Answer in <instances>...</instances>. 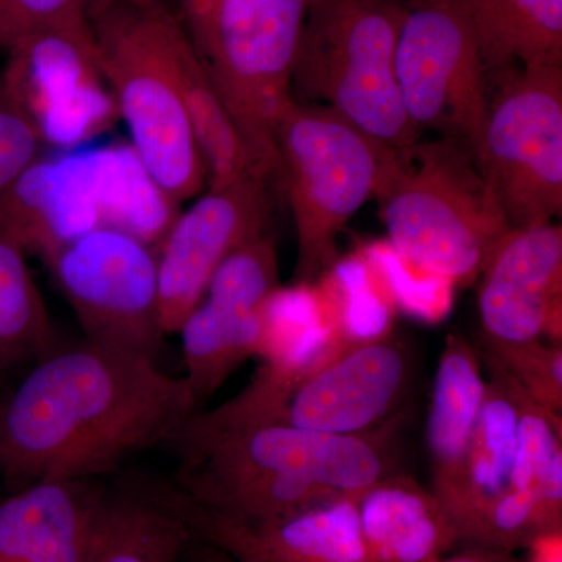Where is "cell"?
I'll list each match as a JSON object with an SVG mask.
<instances>
[{
  "instance_id": "6da1fadb",
  "label": "cell",
  "mask_w": 562,
  "mask_h": 562,
  "mask_svg": "<svg viewBox=\"0 0 562 562\" xmlns=\"http://www.w3.org/2000/svg\"><path fill=\"white\" fill-rule=\"evenodd\" d=\"M201 408L184 376L155 360L83 341L33 362L0 395V482L98 480L166 447Z\"/></svg>"
},
{
  "instance_id": "7a4b0ae2",
  "label": "cell",
  "mask_w": 562,
  "mask_h": 562,
  "mask_svg": "<svg viewBox=\"0 0 562 562\" xmlns=\"http://www.w3.org/2000/svg\"><path fill=\"white\" fill-rule=\"evenodd\" d=\"M384 438V428L347 436L277 422L206 427L190 417L166 446L179 460L169 482L224 519L269 522L390 475Z\"/></svg>"
},
{
  "instance_id": "3957f363",
  "label": "cell",
  "mask_w": 562,
  "mask_h": 562,
  "mask_svg": "<svg viewBox=\"0 0 562 562\" xmlns=\"http://www.w3.org/2000/svg\"><path fill=\"white\" fill-rule=\"evenodd\" d=\"M88 21L140 165L177 205L194 198L206 177L181 98L177 46L187 25L158 0L114 3Z\"/></svg>"
},
{
  "instance_id": "277c9868",
  "label": "cell",
  "mask_w": 562,
  "mask_h": 562,
  "mask_svg": "<svg viewBox=\"0 0 562 562\" xmlns=\"http://www.w3.org/2000/svg\"><path fill=\"white\" fill-rule=\"evenodd\" d=\"M379 201L398 257L453 283L479 279L513 231L471 149L457 139H420L401 155Z\"/></svg>"
},
{
  "instance_id": "5b68a950",
  "label": "cell",
  "mask_w": 562,
  "mask_h": 562,
  "mask_svg": "<svg viewBox=\"0 0 562 562\" xmlns=\"http://www.w3.org/2000/svg\"><path fill=\"white\" fill-rule=\"evenodd\" d=\"M408 0H310L291 90L406 154L422 139L401 101L395 50Z\"/></svg>"
},
{
  "instance_id": "8992f818",
  "label": "cell",
  "mask_w": 562,
  "mask_h": 562,
  "mask_svg": "<svg viewBox=\"0 0 562 562\" xmlns=\"http://www.w3.org/2000/svg\"><path fill=\"white\" fill-rule=\"evenodd\" d=\"M273 136L297 233L294 279L308 284L338 258L336 239L351 217L382 198L401 154L335 110L294 98L281 110Z\"/></svg>"
},
{
  "instance_id": "52a82bcc",
  "label": "cell",
  "mask_w": 562,
  "mask_h": 562,
  "mask_svg": "<svg viewBox=\"0 0 562 562\" xmlns=\"http://www.w3.org/2000/svg\"><path fill=\"white\" fill-rule=\"evenodd\" d=\"M310 0H211L187 25L195 50L232 114L255 169L279 173L276 122L291 80Z\"/></svg>"
},
{
  "instance_id": "ba28073f",
  "label": "cell",
  "mask_w": 562,
  "mask_h": 562,
  "mask_svg": "<svg viewBox=\"0 0 562 562\" xmlns=\"http://www.w3.org/2000/svg\"><path fill=\"white\" fill-rule=\"evenodd\" d=\"M476 165L512 228L552 224L562 211V65L492 77Z\"/></svg>"
},
{
  "instance_id": "9c48e42d",
  "label": "cell",
  "mask_w": 562,
  "mask_h": 562,
  "mask_svg": "<svg viewBox=\"0 0 562 562\" xmlns=\"http://www.w3.org/2000/svg\"><path fill=\"white\" fill-rule=\"evenodd\" d=\"M395 79L416 132L460 140L476 160L491 79L454 0H408L395 50Z\"/></svg>"
},
{
  "instance_id": "30bf717a",
  "label": "cell",
  "mask_w": 562,
  "mask_h": 562,
  "mask_svg": "<svg viewBox=\"0 0 562 562\" xmlns=\"http://www.w3.org/2000/svg\"><path fill=\"white\" fill-rule=\"evenodd\" d=\"M47 266L85 341L157 360L166 335L151 247L127 233L95 228L63 247Z\"/></svg>"
},
{
  "instance_id": "8fae6325",
  "label": "cell",
  "mask_w": 562,
  "mask_h": 562,
  "mask_svg": "<svg viewBox=\"0 0 562 562\" xmlns=\"http://www.w3.org/2000/svg\"><path fill=\"white\" fill-rule=\"evenodd\" d=\"M11 98L44 146L72 149L109 131L117 106L90 25L52 29L7 52Z\"/></svg>"
},
{
  "instance_id": "7c38bea8",
  "label": "cell",
  "mask_w": 562,
  "mask_h": 562,
  "mask_svg": "<svg viewBox=\"0 0 562 562\" xmlns=\"http://www.w3.org/2000/svg\"><path fill=\"white\" fill-rule=\"evenodd\" d=\"M412 382V355L390 335L346 341L246 424L277 422L328 435H371L397 419Z\"/></svg>"
},
{
  "instance_id": "4fadbf2b",
  "label": "cell",
  "mask_w": 562,
  "mask_h": 562,
  "mask_svg": "<svg viewBox=\"0 0 562 562\" xmlns=\"http://www.w3.org/2000/svg\"><path fill=\"white\" fill-rule=\"evenodd\" d=\"M276 239L269 233L233 251L180 327L184 379L199 408L257 353L262 310L279 290Z\"/></svg>"
},
{
  "instance_id": "5bb4252c",
  "label": "cell",
  "mask_w": 562,
  "mask_h": 562,
  "mask_svg": "<svg viewBox=\"0 0 562 562\" xmlns=\"http://www.w3.org/2000/svg\"><path fill=\"white\" fill-rule=\"evenodd\" d=\"M268 177L249 173L209 190L177 214L158 246V308L165 335L179 333L201 302L214 272L241 247L260 238L272 213Z\"/></svg>"
},
{
  "instance_id": "9a60e30c",
  "label": "cell",
  "mask_w": 562,
  "mask_h": 562,
  "mask_svg": "<svg viewBox=\"0 0 562 562\" xmlns=\"http://www.w3.org/2000/svg\"><path fill=\"white\" fill-rule=\"evenodd\" d=\"M484 350L516 349L550 336L561 344V224L513 228L480 276Z\"/></svg>"
},
{
  "instance_id": "2e32d148",
  "label": "cell",
  "mask_w": 562,
  "mask_h": 562,
  "mask_svg": "<svg viewBox=\"0 0 562 562\" xmlns=\"http://www.w3.org/2000/svg\"><path fill=\"white\" fill-rule=\"evenodd\" d=\"M106 227L103 149L41 157L0 198V241L49 262L95 228Z\"/></svg>"
},
{
  "instance_id": "e0dca14e",
  "label": "cell",
  "mask_w": 562,
  "mask_h": 562,
  "mask_svg": "<svg viewBox=\"0 0 562 562\" xmlns=\"http://www.w3.org/2000/svg\"><path fill=\"white\" fill-rule=\"evenodd\" d=\"M98 480H43L0 501V562H85L105 494Z\"/></svg>"
},
{
  "instance_id": "ac0fdd59",
  "label": "cell",
  "mask_w": 562,
  "mask_h": 562,
  "mask_svg": "<svg viewBox=\"0 0 562 562\" xmlns=\"http://www.w3.org/2000/svg\"><path fill=\"white\" fill-rule=\"evenodd\" d=\"M491 376L465 453L460 484L446 506L458 542L472 547L497 503L512 491L517 449V403L506 373L487 362Z\"/></svg>"
},
{
  "instance_id": "d6986e66",
  "label": "cell",
  "mask_w": 562,
  "mask_h": 562,
  "mask_svg": "<svg viewBox=\"0 0 562 562\" xmlns=\"http://www.w3.org/2000/svg\"><path fill=\"white\" fill-rule=\"evenodd\" d=\"M357 505L372 562H435L460 546L438 495L412 476H383Z\"/></svg>"
},
{
  "instance_id": "ffe728a7",
  "label": "cell",
  "mask_w": 562,
  "mask_h": 562,
  "mask_svg": "<svg viewBox=\"0 0 562 562\" xmlns=\"http://www.w3.org/2000/svg\"><path fill=\"white\" fill-rule=\"evenodd\" d=\"M476 350L461 333L447 336L432 384L427 439L432 487L443 508L460 484L462 464L486 394Z\"/></svg>"
},
{
  "instance_id": "44dd1931",
  "label": "cell",
  "mask_w": 562,
  "mask_h": 562,
  "mask_svg": "<svg viewBox=\"0 0 562 562\" xmlns=\"http://www.w3.org/2000/svg\"><path fill=\"white\" fill-rule=\"evenodd\" d=\"M490 79L514 68L562 65V0H454Z\"/></svg>"
},
{
  "instance_id": "7402d4cb",
  "label": "cell",
  "mask_w": 562,
  "mask_h": 562,
  "mask_svg": "<svg viewBox=\"0 0 562 562\" xmlns=\"http://www.w3.org/2000/svg\"><path fill=\"white\" fill-rule=\"evenodd\" d=\"M191 535L138 483L109 490L85 562H181Z\"/></svg>"
},
{
  "instance_id": "603a6c76",
  "label": "cell",
  "mask_w": 562,
  "mask_h": 562,
  "mask_svg": "<svg viewBox=\"0 0 562 562\" xmlns=\"http://www.w3.org/2000/svg\"><path fill=\"white\" fill-rule=\"evenodd\" d=\"M177 63L181 98L209 190H220L249 173H258L241 133L211 81L187 29L177 46Z\"/></svg>"
},
{
  "instance_id": "cb8c5ba5",
  "label": "cell",
  "mask_w": 562,
  "mask_h": 562,
  "mask_svg": "<svg viewBox=\"0 0 562 562\" xmlns=\"http://www.w3.org/2000/svg\"><path fill=\"white\" fill-rule=\"evenodd\" d=\"M57 349V333L25 254L0 241V373Z\"/></svg>"
},
{
  "instance_id": "d4e9b609",
  "label": "cell",
  "mask_w": 562,
  "mask_h": 562,
  "mask_svg": "<svg viewBox=\"0 0 562 562\" xmlns=\"http://www.w3.org/2000/svg\"><path fill=\"white\" fill-rule=\"evenodd\" d=\"M506 376L517 403V449L512 491L562 513L561 414L547 409L508 373Z\"/></svg>"
},
{
  "instance_id": "484cf974",
  "label": "cell",
  "mask_w": 562,
  "mask_h": 562,
  "mask_svg": "<svg viewBox=\"0 0 562 562\" xmlns=\"http://www.w3.org/2000/svg\"><path fill=\"white\" fill-rule=\"evenodd\" d=\"M491 364L519 384L536 402L550 412L562 413V347L546 346L542 341L497 351L484 350Z\"/></svg>"
},
{
  "instance_id": "4316f807",
  "label": "cell",
  "mask_w": 562,
  "mask_h": 562,
  "mask_svg": "<svg viewBox=\"0 0 562 562\" xmlns=\"http://www.w3.org/2000/svg\"><path fill=\"white\" fill-rule=\"evenodd\" d=\"M81 0H0V50L52 31L87 24Z\"/></svg>"
},
{
  "instance_id": "83f0119b",
  "label": "cell",
  "mask_w": 562,
  "mask_h": 562,
  "mask_svg": "<svg viewBox=\"0 0 562 562\" xmlns=\"http://www.w3.org/2000/svg\"><path fill=\"white\" fill-rule=\"evenodd\" d=\"M43 139L16 103L0 111V198L43 157Z\"/></svg>"
},
{
  "instance_id": "f1b7e54d",
  "label": "cell",
  "mask_w": 562,
  "mask_h": 562,
  "mask_svg": "<svg viewBox=\"0 0 562 562\" xmlns=\"http://www.w3.org/2000/svg\"><path fill=\"white\" fill-rule=\"evenodd\" d=\"M181 562H241L231 554L222 552L217 547L210 546V543L199 541L192 538L184 549Z\"/></svg>"
},
{
  "instance_id": "f546056e",
  "label": "cell",
  "mask_w": 562,
  "mask_h": 562,
  "mask_svg": "<svg viewBox=\"0 0 562 562\" xmlns=\"http://www.w3.org/2000/svg\"><path fill=\"white\" fill-rule=\"evenodd\" d=\"M435 562H519L514 553L497 552V550L479 549V547H465L464 552L443 557Z\"/></svg>"
},
{
  "instance_id": "4dcf8cb0",
  "label": "cell",
  "mask_w": 562,
  "mask_h": 562,
  "mask_svg": "<svg viewBox=\"0 0 562 562\" xmlns=\"http://www.w3.org/2000/svg\"><path fill=\"white\" fill-rule=\"evenodd\" d=\"M181 2H183L184 18H187L188 25L198 21L205 13L211 0H181Z\"/></svg>"
},
{
  "instance_id": "1f68e13d",
  "label": "cell",
  "mask_w": 562,
  "mask_h": 562,
  "mask_svg": "<svg viewBox=\"0 0 562 562\" xmlns=\"http://www.w3.org/2000/svg\"><path fill=\"white\" fill-rule=\"evenodd\" d=\"M81 2H83L85 11H87V16L90 18L92 16V14L99 13V11L109 9V7L114 5V3H147L151 2V0H81Z\"/></svg>"
}]
</instances>
